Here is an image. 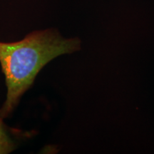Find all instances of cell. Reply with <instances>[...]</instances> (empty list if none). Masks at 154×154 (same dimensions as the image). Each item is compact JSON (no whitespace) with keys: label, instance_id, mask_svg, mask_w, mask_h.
<instances>
[{"label":"cell","instance_id":"1","mask_svg":"<svg viewBox=\"0 0 154 154\" xmlns=\"http://www.w3.org/2000/svg\"><path fill=\"white\" fill-rule=\"evenodd\" d=\"M81 49L79 38H65L55 29L31 32L21 41L0 42V63L7 87V99L0 110L5 118L33 84L36 75L59 56Z\"/></svg>","mask_w":154,"mask_h":154},{"label":"cell","instance_id":"2","mask_svg":"<svg viewBox=\"0 0 154 154\" xmlns=\"http://www.w3.org/2000/svg\"><path fill=\"white\" fill-rule=\"evenodd\" d=\"M2 119L0 116V154L9 153L14 149V144L6 132Z\"/></svg>","mask_w":154,"mask_h":154}]
</instances>
